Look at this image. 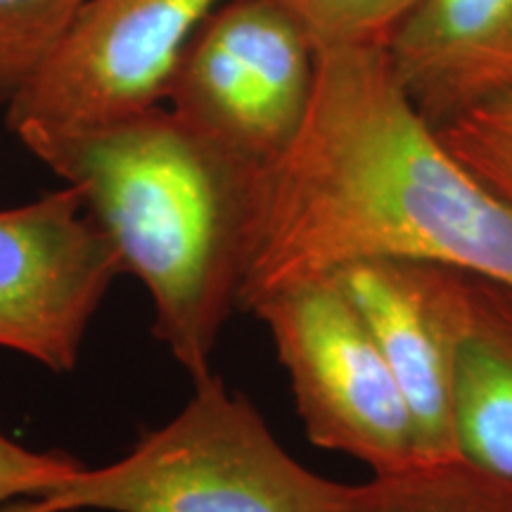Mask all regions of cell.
I'll return each instance as SVG.
<instances>
[{"instance_id": "obj_1", "label": "cell", "mask_w": 512, "mask_h": 512, "mask_svg": "<svg viewBox=\"0 0 512 512\" xmlns=\"http://www.w3.org/2000/svg\"><path fill=\"white\" fill-rule=\"evenodd\" d=\"M361 259L512 285V207L453 157L384 50H318L302 126L261 174L240 309Z\"/></svg>"}, {"instance_id": "obj_2", "label": "cell", "mask_w": 512, "mask_h": 512, "mask_svg": "<svg viewBox=\"0 0 512 512\" xmlns=\"http://www.w3.org/2000/svg\"><path fill=\"white\" fill-rule=\"evenodd\" d=\"M79 190L114 252L150 294L152 335L190 382L209 377L235 309L264 169L171 110L19 140Z\"/></svg>"}, {"instance_id": "obj_3", "label": "cell", "mask_w": 512, "mask_h": 512, "mask_svg": "<svg viewBox=\"0 0 512 512\" xmlns=\"http://www.w3.org/2000/svg\"><path fill=\"white\" fill-rule=\"evenodd\" d=\"M347 486L290 456L254 403L211 373L124 458L81 463L0 512H342Z\"/></svg>"}, {"instance_id": "obj_4", "label": "cell", "mask_w": 512, "mask_h": 512, "mask_svg": "<svg viewBox=\"0 0 512 512\" xmlns=\"http://www.w3.org/2000/svg\"><path fill=\"white\" fill-rule=\"evenodd\" d=\"M249 313L268 328L313 446L358 460L370 475L420 460L399 382L337 275L280 287Z\"/></svg>"}, {"instance_id": "obj_5", "label": "cell", "mask_w": 512, "mask_h": 512, "mask_svg": "<svg viewBox=\"0 0 512 512\" xmlns=\"http://www.w3.org/2000/svg\"><path fill=\"white\" fill-rule=\"evenodd\" d=\"M316 48L275 0H223L171 81L169 110L242 162L268 169L309 110Z\"/></svg>"}, {"instance_id": "obj_6", "label": "cell", "mask_w": 512, "mask_h": 512, "mask_svg": "<svg viewBox=\"0 0 512 512\" xmlns=\"http://www.w3.org/2000/svg\"><path fill=\"white\" fill-rule=\"evenodd\" d=\"M223 0H86L8 105L17 140L105 126L166 100L190 38Z\"/></svg>"}, {"instance_id": "obj_7", "label": "cell", "mask_w": 512, "mask_h": 512, "mask_svg": "<svg viewBox=\"0 0 512 512\" xmlns=\"http://www.w3.org/2000/svg\"><path fill=\"white\" fill-rule=\"evenodd\" d=\"M119 275V254L72 185L0 209V349L72 373Z\"/></svg>"}, {"instance_id": "obj_8", "label": "cell", "mask_w": 512, "mask_h": 512, "mask_svg": "<svg viewBox=\"0 0 512 512\" xmlns=\"http://www.w3.org/2000/svg\"><path fill=\"white\" fill-rule=\"evenodd\" d=\"M463 273L411 259H361L332 273L368 323L399 382L420 460L458 456L453 382Z\"/></svg>"}, {"instance_id": "obj_9", "label": "cell", "mask_w": 512, "mask_h": 512, "mask_svg": "<svg viewBox=\"0 0 512 512\" xmlns=\"http://www.w3.org/2000/svg\"><path fill=\"white\" fill-rule=\"evenodd\" d=\"M384 53L401 91L439 131L512 95V0H415Z\"/></svg>"}, {"instance_id": "obj_10", "label": "cell", "mask_w": 512, "mask_h": 512, "mask_svg": "<svg viewBox=\"0 0 512 512\" xmlns=\"http://www.w3.org/2000/svg\"><path fill=\"white\" fill-rule=\"evenodd\" d=\"M458 456L512 482V285L463 273L453 382Z\"/></svg>"}, {"instance_id": "obj_11", "label": "cell", "mask_w": 512, "mask_h": 512, "mask_svg": "<svg viewBox=\"0 0 512 512\" xmlns=\"http://www.w3.org/2000/svg\"><path fill=\"white\" fill-rule=\"evenodd\" d=\"M342 512H512V482L453 456L349 484Z\"/></svg>"}, {"instance_id": "obj_12", "label": "cell", "mask_w": 512, "mask_h": 512, "mask_svg": "<svg viewBox=\"0 0 512 512\" xmlns=\"http://www.w3.org/2000/svg\"><path fill=\"white\" fill-rule=\"evenodd\" d=\"M86 0H0V105L27 86Z\"/></svg>"}, {"instance_id": "obj_13", "label": "cell", "mask_w": 512, "mask_h": 512, "mask_svg": "<svg viewBox=\"0 0 512 512\" xmlns=\"http://www.w3.org/2000/svg\"><path fill=\"white\" fill-rule=\"evenodd\" d=\"M318 50H384L415 0H275Z\"/></svg>"}, {"instance_id": "obj_14", "label": "cell", "mask_w": 512, "mask_h": 512, "mask_svg": "<svg viewBox=\"0 0 512 512\" xmlns=\"http://www.w3.org/2000/svg\"><path fill=\"white\" fill-rule=\"evenodd\" d=\"M444 145L512 207V95L439 128Z\"/></svg>"}, {"instance_id": "obj_15", "label": "cell", "mask_w": 512, "mask_h": 512, "mask_svg": "<svg viewBox=\"0 0 512 512\" xmlns=\"http://www.w3.org/2000/svg\"><path fill=\"white\" fill-rule=\"evenodd\" d=\"M81 465L67 453L34 451L0 432V510L55 486Z\"/></svg>"}]
</instances>
